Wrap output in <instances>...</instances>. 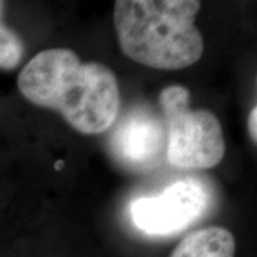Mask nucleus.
<instances>
[{
    "mask_svg": "<svg viewBox=\"0 0 257 257\" xmlns=\"http://www.w3.org/2000/svg\"><path fill=\"white\" fill-rule=\"evenodd\" d=\"M159 104L169 126V163L180 169H210L220 163L226 142L211 111L192 110L190 93L183 86L163 89Z\"/></svg>",
    "mask_w": 257,
    "mask_h": 257,
    "instance_id": "3",
    "label": "nucleus"
},
{
    "mask_svg": "<svg viewBox=\"0 0 257 257\" xmlns=\"http://www.w3.org/2000/svg\"><path fill=\"white\" fill-rule=\"evenodd\" d=\"M207 204L206 193L194 182H177L155 197L132 203L135 226L145 233L166 236L186 229L202 214Z\"/></svg>",
    "mask_w": 257,
    "mask_h": 257,
    "instance_id": "4",
    "label": "nucleus"
},
{
    "mask_svg": "<svg viewBox=\"0 0 257 257\" xmlns=\"http://www.w3.org/2000/svg\"><path fill=\"white\" fill-rule=\"evenodd\" d=\"M256 123H257V107L254 106L251 111H250V114H248V135H250V138L251 140L256 143L257 142V128H256Z\"/></svg>",
    "mask_w": 257,
    "mask_h": 257,
    "instance_id": "8",
    "label": "nucleus"
},
{
    "mask_svg": "<svg viewBox=\"0 0 257 257\" xmlns=\"http://www.w3.org/2000/svg\"><path fill=\"white\" fill-rule=\"evenodd\" d=\"M5 2H0V69L12 70L18 67L25 55V46L19 35L3 22Z\"/></svg>",
    "mask_w": 257,
    "mask_h": 257,
    "instance_id": "7",
    "label": "nucleus"
},
{
    "mask_svg": "<svg viewBox=\"0 0 257 257\" xmlns=\"http://www.w3.org/2000/svg\"><path fill=\"white\" fill-rule=\"evenodd\" d=\"M236 240L231 231L210 226L187 234L170 257H234Z\"/></svg>",
    "mask_w": 257,
    "mask_h": 257,
    "instance_id": "6",
    "label": "nucleus"
},
{
    "mask_svg": "<svg viewBox=\"0 0 257 257\" xmlns=\"http://www.w3.org/2000/svg\"><path fill=\"white\" fill-rule=\"evenodd\" d=\"M163 145V123L150 107H132L111 135V149L116 159L133 169L155 165Z\"/></svg>",
    "mask_w": 257,
    "mask_h": 257,
    "instance_id": "5",
    "label": "nucleus"
},
{
    "mask_svg": "<svg viewBox=\"0 0 257 257\" xmlns=\"http://www.w3.org/2000/svg\"><path fill=\"white\" fill-rule=\"evenodd\" d=\"M200 8L196 0H117L113 22L123 53L160 70L197 63L204 50L194 25Z\"/></svg>",
    "mask_w": 257,
    "mask_h": 257,
    "instance_id": "2",
    "label": "nucleus"
},
{
    "mask_svg": "<svg viewBox=\"0 0 257 257\" xmlns=\"http://www.w3.org/2000/svg\"><path fill=\"white\" fill-rule=\"evenodd\" d=\"M18 87L26 100L59 111L83 135L109 130L119 113L114 73L99 62H82L70 49L39 52L19 74Z\"/></svg>",
    "mask_w": 257,
    "mask_h": 257,
    "instance_id": "1",
    "label": "nucleus"
}]
</instances>
